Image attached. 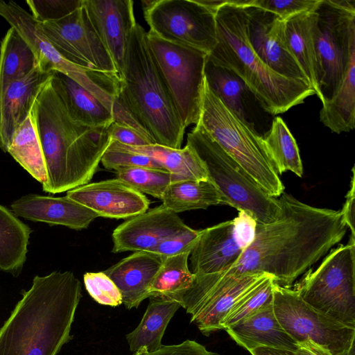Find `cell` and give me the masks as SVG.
Wrapping results in <instances>:
<instances>
[{"mask_svg":"<svg viewBox=\"0 0 355 355\" xmlns=\"http://www.w3.org/2000/svg\"><path fill=\"white\" fill-rule=\"evenodd\" d=\"M242 252L234 237L233 219L202 230L189 255L191 272L196 275L225 272Z\"/></svg>","mask_w":355,"mask_h":355,"instance_id":"cell-22","label":"cell"},{"mask_svg":"<svg viewBox=\"0 0 355 355\" xmlns=\"http://www.w3.org/2000/svg\"><path fill=\"white\" fill-rule=\"evenodd\" d=\"M296 286L302 300L329 318L355 328V239L330 250Z\"/></svg>","mask_w":355,"mask_h":355,"instance_id":"cell-9","label":"cell"},{"mask_svg":"<svg viewBox=\"0 0 355 355\" xmlns=\"http://www.w3.org/2000/svg\"><path fill=\"white\" fill-rule=\"evenodd\" d=\"M98 37L121 79L131 33L137 24L132 0H83Z\"/></svg>","mask_w":355,"mask_h":355,"instance_id":"cell-19","label":"cell"},{"mask_svg":"<svg viewBox=\"0 0 355 355\" xmlns=\"http://www.w3.org/2000/svg\"><path fill=\"white\" fill-rule=\"evenodd\" d=\"M204 73L208 87L224 105L263 139L275 116L263 108L244 81L232 71L214 64L207 57Z\"/></svg>","mask_w":355,"mask_h":355,"instance_id":"cell-17","label":"cell"},{"mask_svg":"<svg viewBox=\"0 0 355 355\" xmlns=\"http://www.w3.org/2000/svg\"><path fill=\"white\" fill-rule=\"evenodd\" d=\"M215 18L217 42L207 58L241 78L267 112L275 116L315 94L307 83L277 73L257 56L238 0H223Z\"/></svg>","mask_w":355,"mask_h":355,"instance_id":"cell-4","label":"cell"},{"mask_svg":"<svg viewBox=\"0 0 355 355\" xmlns=\"http://www.w3.org/2000/svg\"><path fill=\"white\" fill-rule=\"evenodd\" d=\"M51 77L42 87L31 113L47 173L42 189L55 194L89 183L111 139L110 126L92 128L71 117Z\"/></svg>","mask_w":355,"mask_h":355,"instance_id":"cell-2","label":"cell"},{"mask_svg":"<svg viewBox=\"0 0 355 355\" xmlns=\"http://www.w3.org/2000/svg\"><path fill=\"white\" fill-rule=\"evenodd\" d=\"M38 26L55 50L69 62L87 69L118 75L83 4L62 19L38 22Z\"/></svg>","mask_w":355,"mask_h":355,"instance_id":"cell-15","label":"cell"},{"mask_svg":"<svg viewBox=\"0 0 355 355\" xmlns=\"http://www.w3.org/2000/svg\"><path fill=\"white\" fill-rule=\"evenodd\" d=\"M51 82L76 121L92 128H108L114 122L112 112L67 75L52 71Z\"/></svg>","mask_w":355,"mask_h":355,"instance_id":"cell-26","label":"cell"},{"mask_svg":"<svg viewBox=\"0 0 355 355\" xmlns=\"http://www.w3.org/2000/svg\"><path fill=\"white\" fill-rule=\"evenodd\" d=\"M313 12L315 94L324 103L338 89L355 53V1L319 0Z\"/></svg>","mask_w":355,"mask_h":355,"instance_id":"cell-7","label":"cell"},{"mask_svg":"<svg viewBox=\"0 0 355 355\" xmlns=\"http://www.w3.org/2000/svg\"><path fill=\"white\" fill-rule=\"evenodd\" d=\"M31 230L0 205V269L17 276L26 259Z\"/></svg>","mask_w":355,"mask_h":355,"instance_id":"cell-30","label":"cell"},{"mask_svg":"<svg viewBox=\"0 0 355 355\" xmlns=\"http://www.w3.org/2000/svg\"><path fill=\"white\" fill-rule=\"evenodd\" d=\"M52 71L38 66L24 78L10 83L0 96V148L8 153L15 132L29 116L34 101Z\"/></svg>","mask_w":355,"mask_h":355,"instance_id":"cell-23","label":"cell"},{"mask_svg":"<svg viewBox=\"0 0 355 355\" xmlns=\"http://www.w3.org/2000/svg\"><path fill=\"white\" fill-rule=\"evenodd\" d=\"M233 223L236 241L243 251L254 240L257 222L249 212L240 211Z\"/></svg>","mask_w":355,"mask_h":355,"instance_id":"cell-45","label":"cell"},{"mask_svg":"<svg viewBox=\"0 0 355 355\" xmlns=\"http://www.w3.org/2000/svg\"><path fill=\"white\" fill-rule=\"evenodd\" d=\"M319 0H249L251 5L272 12L282 20L314 8Z\"/></svg>","mask_w":355,"mask_h":355,"instance_id":"cell-42","label":"cell"},{"mask_svg":"<svg viewBox=\"0 0 355 355\" xmlns=\"http://www.w3.org/2000/svg\"><path fill=\"white\" fill-rule=\"evenodd\" d=\"M83 281L87 291L97 303L112 307L123 304L119 288L103 271L86 272Z\"/></svg>","mask_w":355,"mask_h":355,"instance_id":"cell-40","label":"cell"},{"mask_svg":"<svg viewBox=\"0 0 355 355\" xmlns=\"http://www.w3.org/2000/svg\"><path fill=\"white\" fill-rule=\"evenodd\" d=\"M191 229L163 204L131 217L112 232V252H153L164 240Z\"/></svg>","mask_w":355,"mask_h":355,"instance_id":"cell-18","label":"cell"},{"mask_svg":"<svg viewBox=\"0 0 355 355\" xmlns=\"http://www.w3.org/2000/svg\"><path fill=\"white\" fill-rule=\"evenodd\" d=\"M275 284L273 277L269 276L244 294L225 316L222 322L223 329H225L245 319L266 304L272 303Z\"/></svg>","mask_w":355,"mask_h":355,"instance_id":"cell-38","label":"cell"},{"mask_svg":"<svg viewBox=\"0 0 355 355\" xmlns=\"http://www.w3.org/2000/svg\"><path fill=\"white\" fill-rule=\"evenodd\" d=\"M163 259L155 252H135L103 271L119 288L127 309L138 308L149 297V288Z\"/></svg>","mask_w":355,"mask_h":355,"instance_id":"cell-24","label":"cell"},{"mask_svg":"<svg viewBox=\"0 0 355 355\" xmlns=\"http://www.w3.org/2000/svg\"><path fill=\"white\" fill-rule=\"evenodd\" d=\"M108 130L111 140L126 146L140 147L155 144L145 132L121 123L113 122Z\"/></svg>","mask_w":355,"mask_h":355,"instance_id":"cell-44","label":"cell"},{"mask_svg":"<svg viewBox=\"0 0 355 355\" xmlns=\"http://www.w3.org/2000/svg\"><path fill=\"white\" fill-rule=\"evenodd\" d=\"M67 196L98 216L116 219L142 214L150 205L144 194L117 178L86 184L68 191Z\"/></svg>","mask_w":355,"mask_h":355,"instance_id":"cell-20","label":"cell"},{"mask_svg":"<svg viewBox=\"0 0 355 355\" xmlns=\"http://www.w3.org/2000/svg\"><path fill=\"white\" fill-rule=\"evenodd\" d=\"M272 306L283 329L297 342L310 340L332 355H353L355 328L318 311L295 289L275 284Z\"/></svg>","mask_w":355,"mask_h":355,"instance_id":"cell-12","label":"cell"},{"mask_svg":"<svg viewBox=\"0 0 355 355\" xmlns=\"http://www.w3.org/2000/svg\"><path fill=\"white\" fill-rule=\"evenodd\" d=\"M8 153L37 181L45 182L46 165L31 113L15 132Z\"/></svg>","mask_w":355,"mask_h":355,"instance_id":"cell-34","label":"cell"},{"mask_svg":"<svg viewBox=\"0 0 355 355\" xmlns=\"http://www.w3.org/2000/svg\"><path fill=\"white\" fill-rule=\"evenodd\" d=\"M147 40L159 72L186 129L199 121L205 85L206 53L160 39Z\"/></svg>","mask_w":355,"mask_h":355,"instance_id":"cell-10","label":"cell"},{"mask_svg":"<svg viewBox=\"0 0 355 355\" xmlns=\"http://www.w3.org/2000/svg\"><path fill=\"white\" fill-rule=\"evenodd\" d=\"M238 3L244 11L248 40L257 56L277 73L309 84L286 47L284 21L272 12L250 4L249 0H238Z\"/></svg>","mask_w":355,"mask_h":355,"instance_id":"cell-16","label":"cell"},{"mask_svg":"<svg viewBox=\"0 0 355 355\" xmlns=\"http://www.w3.org/2000/svg\"><path fill=\"white\" fill-rule=\"evenodd\" d=\"M297 345L296 355H332L329 350L310 340L297 343Z\"/></svg>","mask_w":355,"mask_h":355,"instance_id":"cell-48","label":"cell"},{"mask_svg":"<svg viewBox=\"0 0 355 355\" xmlns=\"http://www.w3.org/2000/svg\"><path fill=\"white\" fill-rule=\"evenodd\" d=\"M119 144L127 150L147 155L155 159L164 169L173 174L176 181L209 179L204 162L194 149L187 144L184 148L178 149L156 144L140 147Z\"/></svg>","mask_w":355,"mask_h":355,"instance_id":"cell-29","label":"cell"},{"mask_svg":"<svg viewBox=\"0 0 355 355\" xmlns=\"http://www.w3.org/2000/svg\"><path fill=\"white\" fill-rule=\"evenodd\" d=\"M279 197L280 216L257 223L253 241L227 271L264 273L290 288L344 238L348 227L340 211L311 206L284 192Z\"/></svg>","mask_w":355,"mask_h":355,"instance_id":"cell-1","label":"cell"},{"mask_svg":"<svg viewBox=\"0 0 355 355\" xmlns=\"http://www.w3.org/2000/svg\"><path fill=\"white\" fill-rule=\"evenodd\" d=\"M313 21V8L297 14L284 21V35L289 53L301 68L309 85L315 93L317 62Z\"/></svg>","mask_w":355,"mask_h":355,"instance_id":"cell-28","label":"cell"},{"mask_svg":"<svg viewBox=\"0 0 355 355\" xmlns=\"http://www.w3.org/2000/svg\"><path fill=\"white\" fill-rule=\"evenodd\" d=\"M225 330L239 345L249 352L262 346L294 352L298 349L297 343L277 319L272 302Z\"/></svg>","mask_w":355,"mask_h":355,"instance_id":"cell-25","label":"cell"},{"mask_svg":"<svg viewBox=\"0 0 355 355\" xmlns=\"http://www.w3.org/2000/svg\"><path fill=\"white\" fill-rule=\"evenodd\" d=\"M320 121L331 132H349L355 128V53L338 89L329 101L322 103Z\"/></svg>","mask_w":355,"mask_h":355,"instance_id":"cell-32","label":"cell"},{"mask_svg":"<svg viewBox=\"0 0 355 355\" xmlns=\"http://www.w3.org/2000/svg\"><path fill=\"white\" fill-rule=\"evenodd\" d=\"M132 355H219L208 351L205 346L195 340H187L180 344L162 345L155 352Z\"/></svg>","mask_w":355,"mask_h":355,"instance_id":"cell-46","label":"cell"},{"mask_svg":"<svg viewBox=\"0 0 355 355\" xmlns=\"http://www.w3.org/2000/svg\"><path fill=\"white\" fill-rule=\"evenodd\" d=\"M190 253L164 258L149 288V297L162 296L175 300L192 286L195 274L188 265Z\"/></svg>","mask_w":355,"mask_h":355,"instance_id":"cell-36","label":"cell"},{"mask_svg":"<svg viewBox=\"0 0 355 355\" xmlns=\"http://www.w3.org/2000/svg\"><path fill=\"white\" fill-rule=\"evenodd\" d=\"M31 15L38 22L62 19L83 4V0H27Z\"/></svg>","mask_w":355,"mask_h":355,"instance_id":"cell-41","label":"cell"},{"mask_svg":"<svg viewBox=\"0 0 355 355\" xmlns=\"http://www.w3.org/2000/svg\"><path fill=\"white\" fill-rule=\"evenodd\" d=\"M197 125L234 159L264 192L275 198L284 192V186L266 151L263 139L224 105L209 89L205 79Z\"/></svg>","mask_w":355,"mask_h":355,"instance_id":"cell-6","label":"cell"},{"mask_svg":"<svg viewBox=\"0 0 355 355\" xmlns=\"http://www.w3.org/2000/svg\"><path fill=\"white\" fill-rule=\"evenodd\" d=\"M116 178L137 191L162 200L167 187L176 181L175 176L164 168L132 167L116 171Z\"/></svg>","mask_w":355,"mask_h":355,"instance_id":"cell-37","label":"cell"},{"mask_svg":"<svg viewBox=\"0 0 355 355\" xmlns=\"http://www.w3.org/2000/svg\"><path fill=\"white\" fill-rule=\"evenodd\" d=\"M149 32L165 41L207 54L216 44V12L198 0L141 1Z\"/></svg>","mask_w":355,"mask_h":355,"instance_id":"cell-14","label":"cell"},{"mask_svg":"<svg viewBox=\"0 0 355 355\" xmlns=\"http://www.w3.org/2000/svg\"><path fill=\"white\" fill-rule=\"evenodd\" d=\"M352 175L350 182V188L346 195V199L342 210H340L343 222L351 231L350 237L355 239L354 227V209H355V173L354 167L352 168Z\"/></svg>","mask_w":355,"mask_h":355,"instance_id":"cell-47","label":"cell"},{"mask_svg":"<svg viewBox=\"0 0 355 355\" xmlns=\"http://www.w3.org/2000/svg\"><path fill=\"white\" fill-rule=\"evenodd\" d=\"M162 200L168 209L176 214L224 205L219 190L210 179L172 182L165 191Z\"/></svg>","mask_w":355,"mask_h":355,"instance_id":"cell-31","label":"cell"},{"mask_svg":"<svg viewBox=\"0 0 355 355\" xmlns=\"http://www.w3.org/2000/svg\"><path fill=\"white\" fill-rule=\"evenodd\" d=\"M269 276L264 273L236 275L227 270L195 274L192 286L175 301L191 315V322L208 336L222 329L223 320L236 301Z\"/></svg>","mask_w":355,"mask_h":355,"instance_id":"cell-13","label":"cell"},{"mask_svg":"<svg viewBox=\"0 0 355 355\" xmlns=\"http://www.w3.org/2000/svg\"><path fill=\"white\" fill-rule=\"evenodd\" d=\"M187 144L204 162L224 205L249 212L259 223H272L280 216L279 199L264 192L199 125L188 133Z\"/></svg>","mask_w":355,"mask_h":355,"instance_id":"cell-8","label":"cell"},{"mask_svg":"<svg viewBox=\"0 0 355 355\" xmlns=\"http://www.w3.org/2000/svg\"><path fill=\"white\" fill-rule=\"evenodd\" d=\"M81 291L71 271L36 275L0 328V355H58L73 338Z\"/></svg>","mask_w":355,"mask_h":355,"instance_id":"cell-3","label":"cell"},{"mask_svg":"<svg viewBox=\"0 0 355 355\" xmlns=\"http://www.w3.org/2000/svg\"><path fill=\"white\" fill-rule=\"evenodd\" d=\"M101 162L108 170L117 171L122 168L132 167L163 168L151 157L127 150L112 140L105 151Z\"/></svg>","mask_w":355,"mask_h":355,"instance_id":"cell-39","label":"cell"},{"mask_svg":"<svg viewBox=\"0 0 355 355\" xmlns=\"http://www.w3.org/2000/svg\"><path fill=\"white\" fill-rule=\"evenodd\" d=\"M37 66L31 48L10 26L2 38L0 46V96L12 83L21 80Z\"/></svg>","mask_w":355,"mask_h":355,"instance_id":"cell-33","label":"cell"},{"mask_svg":"<svg viewBox=\"0 0 355 355\" xmlns=\"http://www.w3.org/2000/svg\"><path fill=\"white\" fill-rule=\"evenodd\" d=\"M0 16L27 42L42 71H58L67 75L112 111L121 89L117 74L87 69L65 60L42 34L31 13L13 1L0 0Z\"/></svg>","mask_w":355,"mask_h":355,"instance_id":"cell-11","label":"cell"},{"mask_svg":"<svg viewBox=\"0 0 355 355\" xmlns=\"http://www.w3.org/2000/svg\"><path fill=\"white\" fill-rule=\"evenodd\" d=\"M201 232L202 230L191 228L186 232L164 240L157 245L153 252L159 254L163 258L191 252L199 240Z\"/></svg>","mask_w":355,"mask_h":355,"instance_id":"cell-43","label":"cell"},{"mask_svg":"<svg viewBox=\"0 0 355 355\" xmlns=\"http://www.w3.org/2000/svg\"><path fill=\"white\" fill-rule=\"evenodd\" d=\"M263 140L279 175L289 171L298 177L302 176L303 166L297 144L281 117L274 118Z\"/></svg>","mask_w":355,"mask_h":355,"instance_id":"cell-35","label":"cell"},{"mask_svg":"<svg viewBox=\"0 0 355 355\" xmlns=\"http://www.w3.org/2000/svg\"><path fill=\"white\" fill-rule=\"evenodd\" d=\"M252 355H296L294 352L268 347H259L250 351Z\"/></svg>","mask_w":355,"mask_h":355,"instance_id":"cell-49","label":"cell"},{"mask_svg":"<svg viewBox=\"0 0 355 355\" xmlns=\"http://www.w3.org/2000/svg\"><path fill=\"white\" fill-rule=\"evenodd\" d=\"M149 302L139 325L125 335L133 354L150 353L159 349L165 330L180 303L162 296L148 297Z\"/></svg>","mask_w":355,"mask_h":355,"instance_id":"cell-27","label":"cell"},{"mask_svg":"<svg viewBox=\"0 0 355 355\" xmlns=\"http://www.w3.org/2000/svg\"><path fill=\"white\" fill-rule=\"evenodd\" d=\"M11 208L17 216L76 230L87 228L98 217L94 211L67 196L53 197L28 194L15 200Z\"/></svg>","mask_w":355,"mask_h":355,"instance_id":"cell-21","label":"cell"},{"mask_svg":"<svg viewBox=\"0 0 355 355\" xmlns=\"http://www.w3.org/2000/svg\"><path fill=\"white\" fill-rule=\"evenodd\" d=\"M118 98L156 144L181 148L185 128L154 60L147 32L137 23L126 49Z\"/></svg>","mask_w":355,"mask_h":355,"instance_id":"cell-5","label":"cell"}]
</instances>
